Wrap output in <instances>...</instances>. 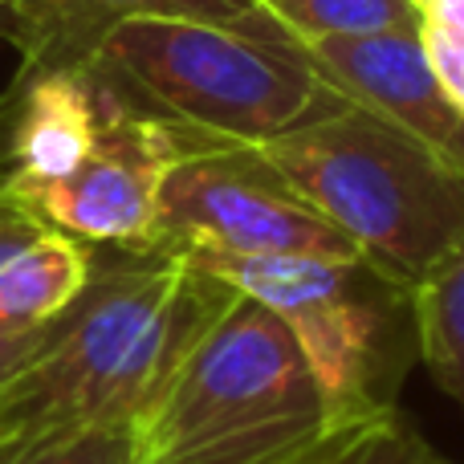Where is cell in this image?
I'll list each match as a JSON object with an SVG mask.
<instances>
[{
	"mask_svg": "<svg viewBox=\"0 0 464 464\" xmlns=\"http://www.w3.org/2000/svg\"><path fill=\"white\" fill-rule=\"evenodd\" d=\"M237 289L176 245H94L82 294L0 392V464L98 428H135Z\"/></svg>",
	"mask_w": 464,
	"mask_h": 464,
	"instance_id": "6da1fadb",
	"label": "cell"
},
{
	"mask_svg": "<svg viewBox=\"0 0 464 464\" xmlns=\"http://www.w3.org/2000/svg\"><path fill=\"white\" fill-rule=\"evenodd\" d=\"M86 73L130 111L245 147L277 143L346 106L297 41L188 16L122 21Z\"/></svg>",
	"mask_w": 464,
	"mask_h": 464,
	"instance_id": "7a4b0ae2",
	"label": "cell"
},
{
	"mask_svg": "<svg viewBox=\"0 0 464 464\" xmlns=\"http://www.w3.org/2000/svg\"><path fill=\"white\" fill-rule=\"evenodd\" d=\"M330 424L334 411L285 322L232 294L135 440L139 464H281Z\"/></svg>",
	"mask_w": 464,
	"mask_h": 464,
	"instance_id": "3957f363",
	"label": "cell"
},
{
	"mask_svg": "<svg viewBox=\"0 0 464 464\" xmlns=\"http://www.w3.org/2000/svg\"><path fill=\"white\" fill-rule=\"evenodd\" d=\"M375 269L420 289L464 248V171L367 106L261 147Z\"/></svg>",
	"mask_w": 464,
	"mask_h": 464,
	"instance_id": "277c9868",
	"label": "cell"
},
{
	"mask_svg": "<svg viewBox=\"0 0 464 464\" xmlns=\"http://www.w3.org/2000/svg\"><path fill=\"white\" fill-rule=\"evenodd\" d=\"M179 253L285 322L334 420L400 408V387L420 362L411 285L387 277L362 253Z\"/></svg>",
	"mask_w": 464,
	"mask_h": 464,
	"instance_id": "5b68a950",
	"label": "cell"
},
{
	"mask_svg": "<svg viewBox=\"0 0 464 464\" xmlns=\"http://www.w3.org/2000/svg\"><path fill=\"white\" fill-rule=\"evenodd\" d=\"M155 240L212 253H318L359 248L265 160L261 147L184 130V155L168 171Z\"/></svg>",
	"mask_w": 464,
	"mask_h": 464,
	"instance_id": "8992f818",
	"label": "cell"
},
{
	"mask_svg": "<svg viewBox=\"0 0 464 464\" xmlns=\"http://www.w3.org/2000/svg\"><path fill=\"white\" fill-rule=\"evenodd\" d=\"M179 155L184 130L106 94L102 135L86 163L57 184L24 192L13 208L82 245H155L163 184Z\"/></svg>",
	"mask_w": 464,
	"mask_h": 464,
	"instance_id": "52a82bcc",
	"label": "cell"
},
{
	"mask_svg": "<svg viewBox=\"0 0 464 464\" xmlns=\"http://www.w3.org/2000/svg\"><path fill=\"white\" fill-rule=\"evenodd\" d=\"M310 65L354 106L383 114L400 130L464 171V111L444 94L420 33H371L305 45Z\"/></svg>",
	"mask_w": 464,
	"mask_h": 464,
	"instance_id": "ba28073f",
	"label": "cell"
},
{
	"mask_svg": "<svg viewBox=\"0 0 464 464\" xmlns=\"http://www.w3.org/2000/svg\"><path fill=\"white\" fill-rule=\"evenodd\" d=\"M5 13L13 16V45L21 49L16 82L57 70H90L102 41L130 16H188L289 41L253 0H8Z\"/></svg>",
	"mask_w": 464,
	"mask_h": 464,
	"instance_id": "9c48e42d",
	"label": "cell"
},
{
	"mask_svg": "<svg viewBox=\"0 0 464 464\" xmlns=\"http://www.w3.org/2000/svg\"><path fill=\"white\" fill-rule=\"evenodd\" d=\"M5 151H0V192L21 200L57 184L86 163L106 122V94L86 70L37 73L13 82L5 111Z\"/></svg>",
	"mask_w": 464,
	"mask_h": 464,
	"instance_id": "30bf717a",
	"label": "cell"
},
{
	"mask_svg": "<svg viewBox=\"0 0 464 464\" xmlns=\"http://www.w3.org/2000/svg\"><path fill=\"white\" fill-rule=\"evenodd\" d=\"M94 245L37 225L21 208H0V322L49 326L90 281Z\"/></svg>",
	"mask_w": 464,
	"mask_h": 464,
	"instance_id": "8fae6325",
	"label": "cell"
},
{
	"mask_svg": "<svg viewBox=\"0 0 464 464\" xmlns=\"http://www.w3.org/2000/svg\"><path fill=\"white\" fill-rule=\"evenodd\" d=\"M281 464H452L403 408L334 420L318 440Z\"/></svg>",
	"mask_w": 464,
	"mask_h": 464,
	"instance_id": "7c38bea8",
	"label": "cell"
},
{
	"mask_svg": "<svg viewBox=\"0 0 464 464\" xmlns=\"http://www.w3.org/2000/svg\"><path fill=\"white\" fill-rule=\"evenodd\" d=\"M289 41L318 45L371 33H420L416 0H253Z\"/></svg>",
	"mask_w": 464,
	"mask_h": 464,
	"instance_id": "4fadbf2b",
	"label": "cell"
},
{
	"mask_svg": "<svg viewBox=\"0 0 464 464\" xmlns=\"http://www.w3.org/2000/svg\"><path fill=\"white\" fill-rule=\"evenodd\" d=\"M420 362L464 411V248L416 289Z\"/></svg>",
	"mask_w": 464,
	"mask_h": 464,
	"instance_id": "5bb4252c",
	"label": "cell"
},
{
	"mask_svg": "<svg viewBox=\"0 0 464 464\" xmlns=\"http://www.w3.org/2000/svg\"><path fill=\"white\" fill-rule=\"evenodd\" d=\"M16 464H139L135 428H98Z\"/></svg>",
	"mask_w": 464,
	"mask_h": 464,
	"instance_id": "9a60e30c",
	"label": "cell"
},
{
	"mask_svg": "<svg viewBox=\"0 0 464 464\" xmlns=\"http://www.w3.org/2000/svg\"><path fill=\"white\" fill-rule=\"evenodd\" d=\"M420 8V41L464 49V0H416Z\"/></svg>",
	"mask_w": 464,
	"mask_h": 464,
	"instance_id": "2e32d148",
	"label": "cell"
},
{
	"mask_svg": "<svg viewBox=\"0 0 464 464\" xmlns=\"http://www.w3.org/2000/svg\"><path fill=\"white\" fill-rule=\"evenodd\" d=\"M45 330L49 326H5L0 322V392L13 383L16 375L24 371V362L37 354V346L45 343Z\"/></svg>",
	"mask_w": 464,
	"mask_h": 464,
	"instance_id": "e0dca14e",
	"label": "cell"
},
{
	"mask_svg": "<svg viewBox=\"0 0 464 464\" xmlns=\"http://www.w3.org/2000/svg\"><path fill=\"white\" fill-rule=\"evenodd\" d=\"M5 204H8V200H5V192H0V208H5Z\"/></svg>",
	"mask_w": 464,
	"mask_h": 464,
	"instance_id": "ac0fdd59",
	"label": "cell"
},
{
	"mask_svg": "<svg viewBox=\"0 0 464 464\" xmlns=\"http://www.w3.org/2000/svg\"><path fill=\"white\" fill-rule=\"evenodd\" d=\"M5 5H8V0H0V8H5Z\"/></svg>",
	"mask_w": 464,
	"mask_h": 464,
	"instance_id": "d6986e66",
	"label": "cell"
}]
</instances>
